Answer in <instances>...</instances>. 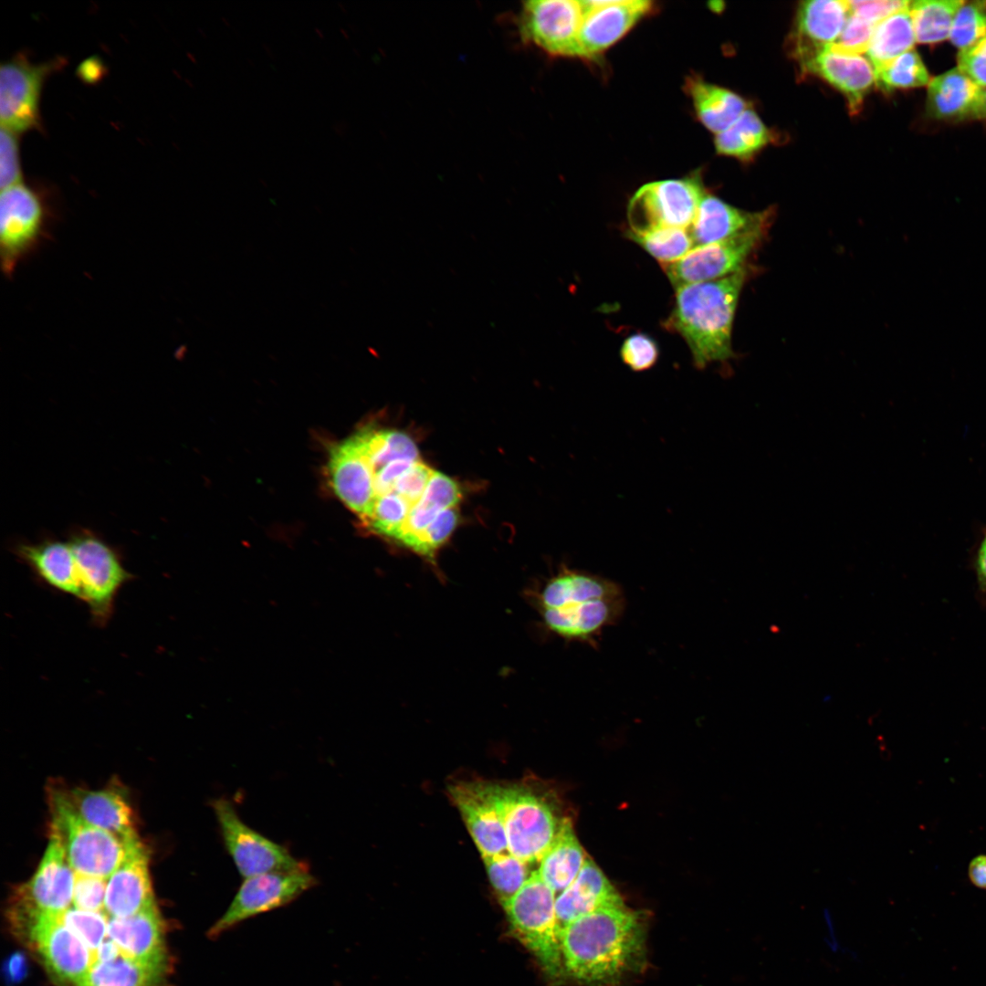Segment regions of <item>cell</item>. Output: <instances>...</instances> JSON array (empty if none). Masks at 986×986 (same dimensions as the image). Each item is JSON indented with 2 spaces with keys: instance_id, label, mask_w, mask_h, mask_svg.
I'll list each match as a JSON object with an SVG mask.
<instances>
[{
  "instance_id": "46",
  "label": "cell",
  "mask_w": 986,
  "mask_h": 986,
  "mask_svg": "<svg viewBox=\"0 0 986 986\" xmlns=\"http://www.w3.org/2000/svg\"><path fill=\"white\" fill-rule=\"evenodd\" d=\"M957 68L980 87L986 88V37L969 48L959 51Z\"/></svg>"
},
{
  "instance_id": "24",
  "label": "cell",
  "mask_w": 986,
  "mask_h": 986,
  "mask_svg": "<svg viewBox=\"0 0 986 986\" xmlns=\"http://www.w3.org/2000/svg\"><path fill=\"white\" fill-rule=\"evenodd\" d=\"M803 70L817 75L838 89L856 114L875 83L872 64L862 55H847L825 48L800 62Z\"/></svg>"
},
{
  "instance_id": "8",
  "label": "cell",
  "mask_w": 986,
  "mask_h": 986,
  "mask_svg": "<svg viewBox=\"0 0 986 986\" xmlns=\"http://www.w3.org/2000/svg\"><path fill=\"white\" fill-rule=\"evenodd\" d=\"M76 873L59 836L50 831L48 844L32 877L15 891L9 918L19 934L44 917L61 916L73 902Z\"/></svg>"
},
{
  "instance_id": "20",
  "label": "cell",
  "mask_w": 986,
  "mask_h": 986,
  "mask_svg": "<svg viewBox=\"0 0 986 986\" xmlns=\"http://www.w3.org/2000/svg\"><path fill=\"white\" fill-rule=\"evenodd\" d=\"M163 919L155 904L131 916L110 918L107 935L121 954L143 965L165 969Z\"/></svg>"
},
{
  "instance_id": "49",
  "label": "cell",
  "mask_w": 986,
  "mask_h": 986,
  "mask_svg": "<svg viewBox=\"0 0 986 986\" xmlns=\"http://www.w3.org/2000/svg\"><path fill=\"white\" fill-rule=\"evenodd\" d=\"M968 876L975 886L986 889V855H977L970 861Z\"/></svg>"
},
{
  "instance_id": "11",
  "label": "cell",
  "mask_w": 986,
  "mask_h": 986,
  "mask_svg": "<svg viewBox=\"0 0 986 986\" xmlns=\"http://www.w3.org/2000/svg\"><path fill=\"white\" fill-rule=\"evenodd\" d=\"M226 848L244 879L258 875L307 868L284 846L245 823L226 798L212 802Z\"/></svg>"
},
{
  "instance_id": "7",
  "label": "cell",
  "mask_w": 986,
  "mask_h": 986,
  "mask_svg": "<svg viewBox=\"0 0 986 986\" xmlns=\"http://www.w3.org/2000/svg\"><path fill=\"white\" fill-rule=\"evenodd\" d=\"M0 257L7 278L47 240L55 219L45 196L23 183L2 190Z\"/></svg>"
},
{
  "instance_id": "13",
  "label": "cell",
  "mask_w": 986,
  "mask_h": 986,
  "mask_svg": "<svg viewBox=\"0 0 986 986\" xmlns=\"http://www.w3.org/2000/svg\"><path fill=\"white\" fill-rule=\"evenodd\" d=\"M584 16L582 1L523 2L518 17L521 40L552 57L577 58L578 36Z\"/></svg>"
},
{
  "instance_id": "27",
  "label": "cell",
  "mask_w": 986,
  "mask_h": 986,
  "mask_svg": "<svg viewBox=\"0 0 986 986\" xmlns=\"http://www.w3.org/2000/svg\"><path fill=\"white\" fill-rule=\"evenodd\" d=\"M16 554L44 583L80 600L76 562L68 541L20 543L16 547Z\"/></svg>"
},
{
  "instance_id": "5",
  "label": "cell",
  "mask_w": 986,
  "mask_h": 986,
  "mask_svg": "<svg viewBox=\"0 0 986 986\" xmlns=\"http://www.w3.org/2000/svg\"><path fill=\"white\" fill-rule=\"evenodd\" d=\"M555 899V892L536 870L502 906L513 936L533 954L548 978L558 981L566 975Z\"/></svg>"
},
{
  "instance_id": "26",
  "label": "cell",
  "mask_w": 986,
  "mask_h": 986,
  "mask_svg": "<svg viewBox=\"0 0 986 986\" xmlns=\"http://www.w3.org/2000/svg\"><path fill=\"white\" fill-rule=\"evenodd\" d=\"M624 904L618 891L596 864L587 857L576 878L555 899L561 928L572 920L609 906Z\"/></svg>"
},
{
  "instance_id": "34",
  "label": "cell",
  "mask_w": 986,
  "mask_h": 986,
  "mask_svg": "<svg viewBox=\"0 0 986 986\" xmlns=\"http://www.w3.org/2000/svg\"><path fill=\"white\" fill-rule=\"evenodd\" d=\"M875 83L886 92L928 86L931 78L916 49H911L874 70Z\"/></svg>"
},
{
  "instance_id": "12",
  "label": "cell",
  "mask_w": 986,
  "mask_h": 986,
  "mask_svg": "<svg viewBox=\"0 0 986 986\" xmlns=\"http://www.w3.org/2000/svg\"><path fill=\"white\" fill-rule=\"evenodd\" d=\"M316 884V878L307 868L246 878L207 935L211 939L218 938L248 918L291 903Z\"/></svg>"
},
{
  "instance_id": "33",
  "label": "cell",
  "mask_w": 986,
  "mask_h": 986,
  "mask_svg": "<svg viewBox=\"0 0 986 986\" xmlns=\"http://www.w3.org/2000/svg\"><path fill=\"white\" fill-rule=\"evenodd\" d=\"M963 3L962 0L910 1L917 43L936 44L949 38L955 16Z\"/></svg>"
},
{
  "instance_id": "31",
  "label": "cell",
  "mask_w": 986,
  "mask_h": 986,
  "mask_svg": "<svg viewBox=\"0 0 986 986\" xmlns=\"http://www.w3.org/2000/svg\"><path fill=\"white\" fill-rule=\"evenodd\" d=\"M772 132L748 108L729 128L716 135L717 152L749 162L773 141Z\"/></svg>"
},
{
  "instance_id": "25",
  "label": "cell",
  "mask_w": 986,
  "mask_h": 986,
  "mask_svg": "<svg viewBox=\"0 0 986 986\" xmlns=\"http://www.w3.org/2000/svg\"><path fill=\"white\" fill-rule=\"evenodd\" d=\"M771 212H749L706 194L689 227L695 247L719 242L737 235L766 228Z\"/></svg>"
},
{
  "instance_id": "38",
  "label": "cell",
  "mask_w": 986,
  "mask_h": 986,
  "mask_svg": "<svg viewBox=\"0 0 986 986\" xmlns=\"http://www.w3.org/2000/svg\"><path fill=\"white\" fill-rule=\"evenodd\" d=\"M61 919L89 948L95 961V953L107 935L109 920L105 915L73 907L64 912Z\"/></svg>"
},
{
  "instance_id": "2",
  "label": "cell",
  "mask_w": 986,
  "mask_h": 986,
  "mask_svg": "<svg viewBox=\"0 0 986 986\" xmlns=\"http://www.w3.org/2000/svg\"><path fill=\"white\" fill-rule=\"evenodd\" d=\"M533 602L551 633L593 647L603 631L620 621L626 605L619 583L566 565L541 584Z\"/></svg>"
},
{
  "instance_id": "22",
  "label": "cell",
  "mask_w": 986,
  "mask_h": 986,
  "mask_svg": "<svg viewBox=\"0 0 986 986\" xmlns=\"http://www.w3.org/2000/svg\"><path fill=\"white\" fill-rule=\"evenodd\" d=\"M927 87L929 117L946 121L986 119L984 89L957 67L931 78Z\"/></svg>"
},
{
  "instance_id": "28",
  "label": "cell",
  "mask_w": 986,
  "mask_h": 986,
  "mask_svg": "<svg viewBox=\"0 0 986 986\" xmlns=\"http://www.w3.org/2000/svg\"><path fill=\"white\" fill-rule=\"evenodd\" d=\"M685 89L699 121L716 134L729 128L748 109L746 100L737 93L697 76L687 79Z\"/></svg>"
},
{
  "instance_id": "15",
  "label": "cell",
  "mask_w": 986,
  "mask_h": 986,
  "mask_svg": "<svg viewBox=\"0 0 986 986\" xmlns=\"http://www.w3.org/2000/svg\"><path fill=\"white\" fill-rule=\"evenodd\" d=\"M766 228L750 230L730 238L694 247L681 259L663 269L674 288L711 281L742 268Z\"/></svg>"
},
{
  "instance_id": "29",
  "label": "cell",
  "mask_w": 986,
  "mask_h": 986,
  "mask_svg": "<svg viewBox=\"0 0 986 986\" xmlns=\"http://www.w3.org/2000/svg\"><path fill=\"white\" fill-rule=\"evenodd\" d=\"M586 859L572 821L567 817L554 842L540 860L537 872L555 893H561L576 878Z\"/></svg>"
},
{
  "instance_id": "36",
  "label": "cell",
  "mask_w": 986,
  "mask_h": 986,
  "mask_svg": "<svg viewBox=\"0 0 986 986\" xmlns=\"http://www.w3.org/2000/svg\"><path fill=\"white\" fill-rule=\"evenodd\" d=\"M490 883L503 905L527 882L532 873L526 862L509 852L484 857Z\"/></svg>"
},
{
  "instance_id": "4",
  "label": "cell",
  "mask_w": 986,
  "mask_h": 986,
  "mask_svg": "<svg viewBox=\"0 0 986 986\" xmlns=\"http://www.w3.org/2000/svg\"><path fill=\"white\" fill-rule=\"evenodd\" d=\"M489 788L501 813L509 853L528 864L540 862L567 817L555 800L533 787L489 782Z\"/></svg>"
},
{
  "instance_id": "41",
  "label": "cell",
  "mask_w": 986,
  "mask_h": 986,
  "mask_svg": "<svg viewBox=\"0 0 986 986\" xmlns=\"http://www.w3.org/2000/svg\"><path fill=\"white\" fill-rule=\"evenodd\" d=\"M457 522L456 507L441 510L425 530L422 557L435 563L438 550L448 540Z\"/></svg>"
},
{
  "instance_id": "21",
  "label": "cell",
  "mask_w": 986,
  "mask_h": 986,
  "mask_svg": "<svg viewBox=\"0 0 986 986\" xmlns=\"http://www.w3.org/2000/svg\"><path fill=\"white\" fill-rule=\"evenodd\" d=\"M851 15L849 1L802 2L796 12L792 53L799 62L827 48L841 35Z\"/></svg>"
},
{
  "instance_id": "44",
  "label": "cell",
  "mask_w": 986,
  "mask_h": 986,
  "mask_svg": "<svg viewBox=\"0 0 986 986\" xmlns=\"http://www.w3.org/2000/svg\"><path fill=\"white\" fill-rule=\"evenodd\" d=\"M434 471L419 460L396 480L391 492L403 497L413 507L422 498Z\"/></svg>"
},
{
  "instance_id": "3",
  "label": "cell",
  "mask_w": 986,
  "mask_h": 986,
  "mask_svg": "<svg viewBox=\"0 0 986 986\" xmlns=\"http://www.w3.org/2000/svg\"><path fill=\"white\" fill-rule=\"evenodd\" d=\"M746 278L744 267L722 278L676 289L675 305L665 326L685 340L696 368L702 370L733 357L732 325Z\"/></svg>"
},
{
  "instance_id": "9",
  "label": "cell",
  "mask_w": 986,
  "mask_h": 986,
  "mask_svg": "<svg viewBox=\"0 0 986 986\" xmlns=\"http://www.w3.org/2000/svg\"><path fill=\"white\" fill-rule=\"evenodd\" d=\"M74 555L80 600L98 625L110 619L117 593L132 578L117 551L89 530L72 534L68 540Z\"/></svg>"
},
{
  "instance_id": "30",
  "label": "cell",
  "mask_w": 986,
  "mask_h": 986,
  "mask_svg": "<svg viewBox=\"0 0 986 986\" xmlns=\"http://www.w3.org/2000/svg\"><path fill=\"white\" fill-rule=\"evenodd\" d=\"M916 43L908 5L876 25L865 54L875 70L913 49Z\"/></svg>"
},
{
  "instance_id": "16",
  "label": "cell",
  "mask_w": 986,
  "mask_h": 986,
  "mask_svg": "<svg viewBox=\"0 0 986 986\" xmlns=\"http://www.w3.org/2000/svg\"><path fill=\"white\" fill-rule=\"evenodd\" d=\"M61 916L41 918L23 935L55 979L76 986L90 970L94 957L84 942L64 924Z\"/></svg>"
},
{
  "instance_id": "48",
  "label": "cell",
  "mask_w": 986,
  "mask_h": 986,
  "mask_svg": "<svg viewBox=\"0 0 986 986\" xmlns=\"http://www.w3.org/2000/svg\"><path fill=\"white\" fill-rule=\"evenodd\" d=\"M106 73L105 66L100 58L92 56L80 63L77 69L79 79L89 84H94L102 79Z\"/></svg>"
},
{
  "instance_id": "39",
  "label": "cell",
  "mask_w": 986,
  "mask_h": 986,
  "mask_svg": "<svg viewBox=\"0 0 986 986\" xmlns=\"http://www.w3.org/2000/svg\"><path fill=\"white\" fill-rule=\"evenodd\" d=\"M620 355L632 371L640 372L651 369L657 362L659 349L656 341L645 333H635L624 340Z\"/></svg>"
},
{
  "instance_id": "51",
  "label": "cell",
  "mask_w": 986,
  "mask_h": 986,
  "mask_svg": "<svg viewBox=\"0 0 986 986\" xmlns=\"http://www.w3.org/2000/svg\"><path fill=\"white\" fill-rule=\"evenodd\" d=\"M984 96H985V107H986V88L984 89Z\"/></svg>"
},
{
  "instance_id": "35",
  "label": "cell",
  "mask_w": 986,
  "mask_h": 986,
  "mask_svg": "<svg viewBox=\"0 0 986 986\" xmlns=\"http://www.w3.org/2000/svg\"><path fill=\"white\" fill-rule=\"evenodd\" d=\"M627 236L637 243L660 264L674 263L695 247L689 229L663 227L645 233L628 231Z\"/></svg>"
},
{
  "instance_id": "37",
  "label": "cell",
  "mask_w": 986,
  "mask_h": 986,
  "mask_svg": "<svg viewBox=\"0 0 986 986\" xmlns=\"http://www.w3.org/2000/svg\"><path fill=\"white\" fill-rule=\"evenodd\" d=\"M986 37V1H964L958 10L949 40L959 51L977 44Z\"/></svg>"
},
{
  "instance_id": "1",
  "label": "cell",
  "mask_w": 986,
  "mask_h": 986,
  "mask_svg": "<svg viewBox=\"0 0 986 986\" xmlns=\"http://www.w3.org/2000/svg\"><path fill=\"white\" fill-rule=\"evenodd\" d=\"M565 975L586 986H615L645 962L641 914L624 903L598 908L562 928Z\"/></svg>"
},
{
  "instance_id": "42",
  "label": "cell",
  "mask_w": 986,
  "mask_h": 986,
  "mask_svg": "<svg viewBox=\"0 0 986 986\" xmlns=\"http://www.w3.org/2000/svg\"><path fill=\"white\" fill-rule=\"evenodd\" d=\"M17 133L1 126L0 186L1 190L22 183Z\"/></svg>"
},
{
  "instance_id": "10",
  "label": "cell",
  "mask_w": 986,
  "mask_h": 986,
  "mask_svg": "<svg viewBox=\"0 0 986 986\" xmlns=\"http://www.w3.org/2000/svg\"><path fill=\"white\" fill-rule=\"evenodd\" d=\"M706 194L699 176L647 183L629 201V231L640 234L663 227L689 229Z\"/></svg>"
},
{
  "instance_id": "45",
  "label": "cell",
  "mask_w": 986,
  "mask_h": 986,
  "mask_svg": "<svg viewBox=\"0 0 986 986\" xmlns=\"http://www.w3.org/2000/svg\"><path fill=\"white\" fill-rule=\"evenodd\" d=\"M423 497L441 509L454 508L461 498L458 484L450 477L434 471Z\"/></svg>"
},
{
  "instance_id": "18",
  "label": "cell",
  "mask_w": 986,
  "mask_h": 986,
  "mask_svg": "<svg viewBox=\"0 0 986 986\" xmlns=\"http://www.w3.org/2000/svg\"><path fill=\"white\" fill-rule=\"evenodd\" d=\"M448 791L482 858L509 852L503 820L489 781H460L450 785Z\"/></svg>"
},
{
  "instance_id": "23",
  "label": "cell",
  "mask_w": 986,
  "mask_h": 986,
  "mask_svg": "<svg viewBox=\"0 0 986 986\" xmlns=\"http://www.w3.org/2000/svg\"><path fill=\"white\" fill-rule=\"evenodd\" d=\"M62 789L69 804L87 823L124 842L139 837L133 810L122 789L115 786L100 790Z\"/></svg>"
},
{
  "instance_id": "32",
  "label": "cell",
  "mask_w": 986,
  "mask_h": 986,
  "mask_svg": "<svg viewBox=\"0 0 986 986\" xmlns=\"http://www.w3.org/2000/svg\"><path fill=\"white\" fill-rule=\"evenodd\" d=\"M166 970L141 964L121 954L96 960L76 986H159Z\"/></svg>"
},
{
  "instance_id": "40",
  "label": "cell",
  "mask_w": 986,
  "mask_h": 986,
  "mask_svg": "<svg viewBox=\"0 0 986 986\" xmlns=\"http://www.w3.org/2000/svg\"><path fill=\"white\" fill-rule=\"evenodd\" d=\"M876 25L851 14L837 38L827 48L847 55L866 53Z\"/></svg>"
},
{
  "instance_id": "6",
  "label": "cell",
  "mask_w": 986,
  "mask_h": 986,
  "mask_svg": "<svg viewBox=\"0 0 986 986\" xmlns=\"http://www.w3.org/2000/svg\"><path fill=\"white\" fill-rule=\"evenodd\" d=\"M48 803L50 831L59 836L75 873L108 879L126 855V842L83 820L68 802L62 787L49 789Z\"/></svg>"
},
{
  "instance_id": "17",
  "label": "cell",
  "mask_w": 986,
  "mask_h": 986,
  "mask_svg": "<svg viewBox=\"0 0 986 986\" xmlns=\"http://www.w3.org/2000/svg\"><path fill=\"white\" fill-rule=\"evenodd\" d=\"M577 58L593 59L621 39L653 9L646 0L582 1Z\"/></svg>"
},
{
  "instance_id": "19",
  "label": "cell",
  "mask_w": 986,
  "mask_h": 986,
  "mask_svg": "<svg viewBox=\"0 0 986 986\" xmlns=\"http://www.w3.org/2000/svg\"><path fill=\"white\" fill-rule=\"evenodd\" d=\"M126 846L124 859L107 879L104 908L111 918L131 916L155 904L146 847L139 837Z\"/></svg>"
},
{
  "instance_id": "47",
  "label": "cell",
  "mask_w": 986,
  "mask_h": 986,
  "mask_svg": "<svg viewBox=\"0 0 986 986\" xmlns=\"http://www.w3.org/2000/svg\"><path fill=\"white\" fill-rule=\"evenodd\" d=\"M851 14H854L875 25L907 8L910 1L900 0H876V1H849Z\"/></svg>"
},
{
  "instance_id": "50",
  "label": "cell",
  "mask_w": 986,
  "mask_h": 986,
  "mask_svg": "<svg viewBox=\"0 0 986 986\" xmlns=\"http://www.w3.org/2000/svg\"><path fill=\"white\" fill-rule=\"evenodd\" d=\"M975 568L979 585L986 593V535L980 545Z\"/></svg>"
},
{
  "instance_id": "14",
  "label": "cell",
  "mask_w": 986,
  "mask_h": 986,
  "mask_svg": "<svg viewBox=\"0 0 986 986\" xmlns=\"http://www.w3.org/2000/svg\"><path fill=\"white\" fill-rule=\"evenodd\" d=\"M59 60L33 64L22 55L1 65V126L16 133L39 126V98L47 77Z\"/></svg>"
},
{
  "instance_id": "43",
  "label": "cell",
  "mask_w": 986,
  "mask_h": 986,
  "mask_svg": "<svg viewBox=\"0 0 986 986\" xmlns=\"http://www.w3.org/2000/svg\"><path fill=\"white\" fill-rule=\"evenodd\" d=\"M107 879L76 874L73 905L74 907L100 911L105 905Z\"/></svg>"
}]
</instances>
